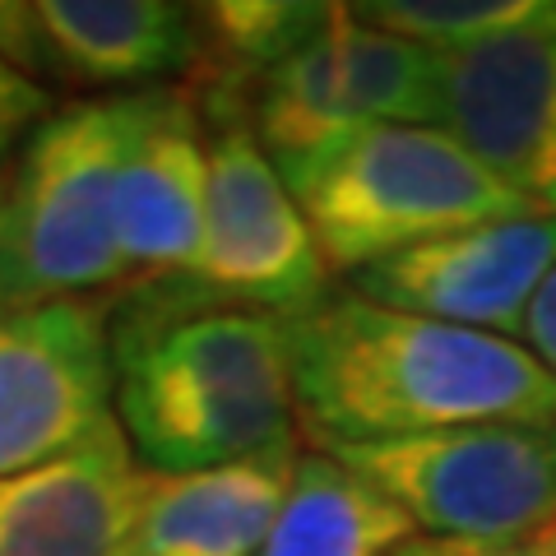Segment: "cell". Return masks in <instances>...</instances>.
I'll use <instances>...</instances> for the list:
<instances>
[{
    "instance_id": "1",
    "label": "cell",
    "mask_w": 556,
    "mask_h": 556,
    "mask_svg": "<svg viewBox=\"0 0 556 556\" xmlns=\"http://www.w3.org/2000/svg\"><path fill=\"white\" fill-rule=\"evenodd\" d=\"M292 404L316 450H362L478 422L556 417V376L525 343L325 292L283 316Z\"/></svg>"
},
{
    "instance_id": "2",
    "label": "cell",
    "mask_w": 556,
    "mask_h": 556,
    "mask_svg": "<svg viewBox=\"0 0 556 556\" xmlns=\"http://www.w3.org/2000/svg\"><path fill=\"white\" fill-rule=\"evenodd\" d=\"M112 417L149 473H195L298 441L288 325L153 288L112 320Z\"/></svg>"
},
{
    "instance_id": "3",
    "label": "cell",
    "mask_w": 556,
    "mask_h": 556,
    "mask_svg": "<svg viewBox=\"0 0 556 556\" xmlns=\"http://www.w3.org/2000/svg\"><path fill=\"white\" fill-rule=\"evenodd\" d=\"M329 274H362L422 241L538 208L441 126H367L288 177Z\"/></svg>"
},
{
    "instance_id": "4",
    "label": "cell",
    "mask_w": 556,
    "mask_h": 556,
    "mask_svg": "<svg viewBox=\"0 0 556 556\" xmlns=\"http://www.w3.org/2000/svg\"><path fill=\"white\" fill-rule=\"evenodd\" d=\"M139 121V93L61 102L10 167L0 269L20 302H65L126 288L116 195Z\"/></svg>"
},
{
    "instance_id": "5",
    "label": "cell",
    "mask_w": 556,
    "mask_h": 556,
    "mask_svg": "<svg viewBox=\"0 0 556 556\" xmlns=\"http://www.w3.org/2000/svg\"><path fill=\"white\" fill-rule=\"evenodd\" d=\"M329 455L386 486L417 533L437 543L501 547L556 525V417L478 422Z\"/></svg>"
},
{
    "instance_id": "6",
    "label": "cell",
    "mask_w": 556,
    "mask_h": 556,
    "mask_svg": "<svg viewBox=\"0 0 556 556\" xmlns=\"http://www.w3.org/2000/svg\"><path fill=\"white\" fill-rule=\"evenodd\" d=\"M195 298L292 316L329 292V265L302 204L278 177L247 121H228L208 144L204 247L186 283Z\"/></svg>"
},
{
    "instance_id": "7",
    "label": "cell",
    "mask_w": 556,
    "mask_h": 556,
    "mask_svg": "<svg viewBox=\"0 0 556 556\" xmlns=\"http://www.w3.org/2000/svg\"><path fill=\"white\" fill-rule=\"evenodd\" d=\"M437 126L556 218V0L459 51H441Z\"/></svg>"
},
{
    "instance_id": "8",
    "label": "cell",
    "mask_w": 556,
    "mask_h": 556,
    "mask_svg": "<svg viewBox=\"0 0 556 556\" xmlns=\"http://www.w3.org/2000/svg\"><path fill=\"white\" fill-rule=\"evenodd\" d=\"M112 422L108 302L65 298L0 316V478L28 473Z\"/></svg>"
},
{
    "instance_id": "9",
    "label": "cell",
    "mask_w": 556,
    "mask_h": 556,
    "mask_svg": "<svg viewBox=\"0 0 556 556\" xmlns=\"http://www.w3.org/2000/svg\"><path fill=\"white\" fill-rule=\"evenodd\" d=\"M552 269L556 218L525 214L450 232L394 260H380L353 278V292L390 311L510 339L515 329H525L529 302Z\"/></svg>"
},
{
    "instance_id": "10",
    "label": "cell",
    "mask_w": 556,
    "mask_h": 556,
    "mask_svg": "<svg viewBox=\"0 0 556 556\" xmlns=\"http://www.w3.org/2000/svg\"><path fill=\"white\" fill-rule=\"evenodd\" d=\"M208 116L190 84L139 93L116 195L126 298H135V288L186 283L195 269L208 218Z\"/></svg>"
},
{
    "instance_id": "11",
    "label": "cell",
    "mask_w": 556,
    "mask_h": 556,
    "mask_svg": "<svg viewBox=\"0 0 556 556\" xmlns=\"http://www.w3.org/2000/svg\"><path fill=\"white\" fill-rule=\"evenodd\" d=\"M149 468L102 422L84 445L0 478V556H135Z\"/></svg>"
},
{
    "instance_id": "12",
    "label": "cell",
    "mask_w": 556,
    "mask_h": 556,
    "mask_svg": "<svg viewBox=\"0 0 556 556\" xmlns=\"http://www.w3.org/2000/svg\"><path fill=\"white\" fill-rule=\"evenodd\" d=\"M298 459L302 445L288 441L195 473H149L135 556H260L288 501Z\"/></svg>"
},
{
    "instance_id": "13",
    "label": "cell",
    "mask_w": 556,
    "mask_h": 556,
    "mask_svg": "<svg viewBox=\"0 0 556 556\" xmlns=\"http://www.w3.org/2000/svg\"><path fill=\"white\" fill-rule=\"evenodd\" d=\"M38 24L70 89H139L195 75L200 28L167 0H38Z\"/></svg>"
},
{
    "instance_id": "14",
    "label": "cell",
    "mask_w": 556,
    "mask_h": 556,
    "mask_svg": "<svg viewBox=\"0 0 556 556\" xmlns=\"http://www.w3.org/2000/svg\"><path fill=\"white\" fill-rule=\"evenodd\" d=\"M241 121L251 126L283 181L325 159L329 149H339L357 130H367L353 98H348L343 56L334 38V5L298 51H288L274 70H265L251 84L247 102H241Z\"/></svg>"
},
{
    "instance_id": "15",
    "label": "cell",
    "mask_w": 556,
    "mask_h": 556,
    "mask_svg": "<svg viewBox=\"0 0 556 556\" xmlns=\"http://www.w3.org/2000/svg\"><path fill=\"white\" fill-rule=\"evenodd\" d=\"M413 538L422 533L386 486L329 450H302L260 556H399Z\"/></svg>"
},
{
    "instance_id": "16",
    "label": "cell",
    "mask_w": 556,
    "mask_h": 556,
    "mask_svg": "<svg viewBox=\"0 0 556 556\" xmlns=\"http://www.w3.org/2000/svg\"><path fill=\"white\" fill-rule=\"evenodd\" d=\"M334 38L362 126H437L441 51L394 38L353 5H334Z\"/></svg>"
},
{
    "instance_id": "17",
    "label": "cell",
    "mask_w": 556,
    "mask_h": 556,
    "mask_svg": "<svg viewBox=\"0 0 556 556\" xmlns=\"http://www.w3.org/2000/svg\"><path fill=\"white\" fill-rule=\"evenodd\" d=\"M362 20L431 51H459L496 28H510L533 10V0H380L353 5Z\"/></svg>"
},
{
    "instance_id": "18",
    "label": "cell",
    "mask_w": 556,
    "mask_h": 556,
    "mask_svg": "<svg viewBox=\"0 0 556 556\" xmlns=\"http://www.w3.org/2000/svg\"><path fill=\"white\" fill-rule=\"evenodd\" d=\"M0 61H10L20 75L42 84V89H56L61 84L33 0H0Z\"/></svg>"
},
{
    "instance_id": "19",
    "label": "cell",
    "mask_w": 556,
    "mask_h": 556,
    "mask_svg": "<svg viewBox=\"0 0 556 556\" xmlns=\"http://www.w3.org/2000/svg\"><path fill=\"white\" fill-rule=\"evenodd\" d=\"M56 112V93L20 75L10 61H0V167L10 153L28 144V135Z\"/></svg>"
},
{
    "instance_id": "20",
    "label": "cell",
    "mask_w": 556,
    "mask_h": 556,
    "mask_svg": "<svg viewBox=\"0 0 556 556\" xmlns=\"http://www.w3.org/2000/svg\"><path fill=\"white\" fill-rule=\"evenodd\" d=\"M525 339H529V353L543 362V367L556 376V269L543 278L538 298L529 302V316H525Z\"/></svg>"
},
{
    "instance_id": "21",
    "label": "cell",
    "mask_w": 556,
    "mask_h": 556,
    "mask_svg": "<svg viewBox=\"0 0 556 556\" xmlns=\"http://www.w3.org/2000/svg\"><path fill=\"white\" fill-rule=\"evenodd\" d=\"M450 556H556V525L519 538V543H501V547H468V543H450Z\"/></svg>"
},
{
    "instance_id": "22",
    "label": "cell",
    "mask_w": 556,
    "mask_h": 556,
    "mask_svg": "<svg viewBox=\"0 0 556 556\" xmlns=\"http://www.w3.org/2000/svg\"><path fill=\"white\" fill-rule=\"evenodd\" d=\"M399 556H450V543H437V538H413Z\"/></svg>"
},
{
    "instance_id": "23",
    "label": "cell",
    "mask_w": 556,
    "mask_h": 556,
    "mask_svg": "<svg viewBox=\"0 0 556 556\" xmlns=\"http://www.w3.org/2000/svg\"><path fill=\"white\" fill-rule=\"evenodd\" d=\"M5 223H10V167H0V241H5Z\"/></svg>"
},
{
    "instance_id": "24",
    "label": "cell",
    "mask_w": 556,
    "mask_h": 556,
    "mask_svg": "<svg viewBox=\"0 0 556 556\" xmlns=\"http://www.w3.org/2000/svg\"><path fill=\"white\" fill-rule=\"evenodd\" d=\"M14 306H24L20 302V292H14V283H10V274L0 269V316H5V311H14Z\"/></svg>"
}]
</instances>
